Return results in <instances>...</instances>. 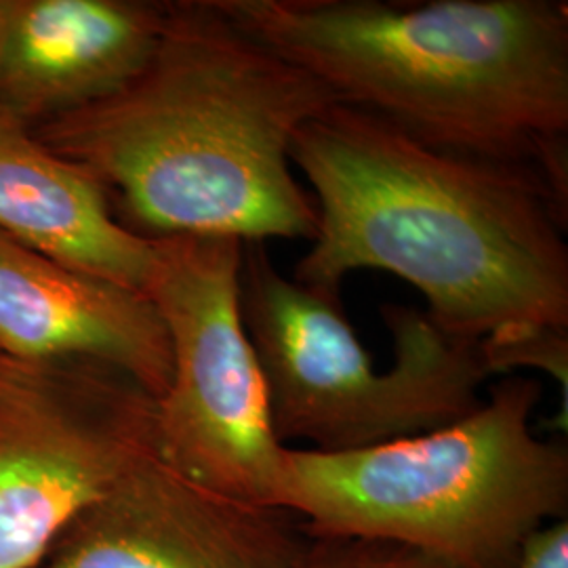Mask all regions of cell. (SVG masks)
<instances>
[{"label":"cell","instance_id":"6da1fadb","mask_svg":"<svg viewBox=\"0 0 568 568\" xmlns=\"http://www.w3.org/2000/svg\"><path fill=\"white\" fill-rule=\"evenodd\" d=\"M291 164L318 209L297 283L339 295L352 272H389L469 342L568 328V194L539 173L434 148L342 102L295 133Z\"/></svg>","mask_w":568,"mask_h":568},{"label":"cell","instance_id":"7a4b0ae2","mask_svg":"<svg viewBox=\"0 0 568 568\" xmlns=\"http://www.w3.org/2000/svg\"><path fill=\"white\" fill-rule=\"evenodd\" d=\"M337 98L213 4H166L163 34L119 93L32 133L100 183L143 239L314 241L318 209L293 175L295 133Z\"/></svg>","mask_w":568,"mask_h":568},{"label":"cell","instance_id":"3957f363","mask_svg":"<svg viewBox=\"0 0 568 568\" xmlns=\"http://www.w3.org/2000/svg\"><path fill=\"white\" fill-rule=\"evenodd\" d=\"M337 102L568 194V9L560 0H213Z\"/></svg>","mask_w":568,"mask_h":568},{"label":"cell","instance_id":"277c9868","mask_svg":"<svg viewBox=\"0 0 568 568\" xmlns=\"http://www.w3.org/2000/svg\"><path fill=\"white\" fill-rule=\"evenodd\" d=\"M544 387L509 375L466 417L349 453L284 448L281 509L314 535L394 544L455 568H516L568 516V448L532 417Z\"/></svg>","mask_w":568,"mask_h":568},{"label":"cell","instance_id":"5b68a950","mask_svg":"<svg viewBox=\"0 0 568 568\" xmlns=\"http://www.w3.org/2000/svg\"><path fill=\"white\" fill-rule=\"evenodd\" d=\"M241 312L284 447H377L447 426L485 400L480 342L448 335L415 305H382L394 363L379 371L342 297L284 276L264 243H244Z\"/></svg>","mask_w":568,"mask_h":568},{"label":"cell","instance_id":"8992f818","mask_svg":"<svg viewBox=\"0 0 568 568\" xmlns=\"http://www.w3.org/2000/svg\"><path fill=\"white\" fill-rule=\"evenodd\" d=\"M154 241L145 297L163 321L171 375L156 400V450L187 480L281 509L284 445L241 312L243 246L234 239Z\"/></svg>","mask_w":568,"mask_h":568},{"label":"cell","instance_id":"52a82bcc","mask_svg":"<svg viewBox=\"0 0 568 568\" xmlns=\"http://www.w3.org/2000/svg\"><path fill=\"white\" fill-rule=\"evenodd\" d=\"M156 450V398L116 366L0 354V568H34Z\"/></svg>","mask_w":568,"mask_h":568},{"label":"cell","instance_id":"ba28073f","mask_svg":"<svg viewBox=\"0 0 568 568\" xmlns=\"http://www.w3.org/2000/svg\"><path fill=\"white\" fill-rule=\"evenodd\" d=\"M312 539L295 514L217 495L154 453L34 568H304Z\"/></svg>","mask_w":568,"mask_h":568},{"label":"cell","instance_id":"9c48e42d","mask_svg":"<svg viewBox=\"0 0 568 568\" xmlns=\"http://www.w3.org/2000/svg\"><path fill=\"white\" fill-rule=\"evenodd\" d=\"M166 4L0 0V105L34 129L112 98L152 60Z\"/></svg>","mask_w":568,"mask_h":568},{"label":"cell","instance_id":"30bf717a","mask_svg":"<svg viewBox=\"0 0 568 568\" xmlns=\"http://www.w3.org/2000/svg\"><path fill=\"white\" fill-rule=\"evenodd\" d=\"M0 354L18 361L89 358L116 366L156 400L171 349L152 302L61 264L0 232Z\"/></svg>","mask_w":568,"mask_h":568},{"label":"cell","instance_id":"8fae6325","mask_svg":"<svg viewBox=\"0 0 568 568\" xmlns=\"http://www.w3.org/2000/svg\"><path fill=\"white\" fill-rule=\"evenodd\" d=\"M0 232L145 295L154 241L116 220L102 185L0 105Z\"/></svg>","mask_w":568,"mask_h":568},{"label":"cell","instance_id":"7c38bea8","mask_svg":"<svg viewBox=\"0 0 568 568\" xmlns=\"http://www.w3.org/2000/svg\"><path fill=\"white\" fill-rule=\"evenodd\" d=\"M490 377L509 375L518 368L544 371L568 392V328L535 326L497 333L480 342Z\"/></svg>","mask_w":568,"mask_h":568},{"label":"cell","instance_id":"4fadbf2b","mask_svg":"<svg viewBox=\"0 0 568 568\" xmlns=\"http://www.w3.org/2000/svg\"><path fill=\"white\" fill-rule=\"evenodd\" d=\"M314 535V532H312ZM304 568H455L417 549L352 537L314 535Z\"/></svg>","mask_w":568,"mask_h":568},{"label":"cell","instance_id":"5bb4252c","mask_svg":"<svg viewBox=\"0 0 568 568\" xmlns=\"http://www.w3.org/2000/svg\"><path fill=\"white\" fill-rule=\"evenodd\" d=\"M516 568H568V518L537 530Z\"/></svg>","mask_w":568,"mask_h":568}]
</instances>
